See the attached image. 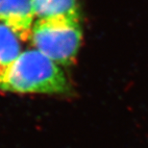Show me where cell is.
<instances>
[{
  "mask_svg": "<svg viewBox=\"0 0 148 148\" xmlns=\"http://www.w3.org/2000/svg\"><path fill=\"white\" fill-rule=\"evenodd\" d=\"M2 90L17 93L63 94L70 90L59 64L37 49L22 52L6 77Z\"/></svg>",
  "mask_w": 148,
  "mask_h": 148,
  "instance_id": "cell-1",
  "label": "cell"
},
{
  "mask_svg": "<svg viewBox=\"0 0 148 148\" xmlns=\"http://www.w3.org/2000/svg\"><path fill=\"white\" fill-rule=\"evenodd\" d=\"M31 40L37 50L59 66L75 62L82 41L80 21L66 17L38 19L32 29Z\"/></svg>",
  "mask_w": 148,
  "mask_h": 148,
  "instance_id": "cell-2",
  "label": "cell"
},
{
  "mask_svg": "<svg viewBox=\"0 0 148 148\" xmlns=\"http://www.w3.org/2000/svg\"><path fill=\"white\" fill-rule=\"evenodd\" d=\"M34 17L31 0H0V22L21 40L31 38Z\"/></svg>",
  "mask_w": 148,
  "mask_h": 148,
  "instance_id": "cell-3",
  "label": "cell"
},
{
  "mask_svg": "<svg viewBox=\"0 0 148 148\" xmlns=\"http://www.w3.org/2000/svg\"><path fill=\"white\" fill-rule=\"evenodd\" d=\"M38 19L66 17L80 21V8L77 0H31Z\"/></svg>",
  "mask_w": 148,
  "mask_h": 148,
  "instance_id": "cell-4",
  "label": "cell"
},
{
  "mask_svg": "<svg viewBox=\"0 0 148 148\" xmlns=\"http://www.w3.org/2000/svg\"><path fill=\"white\" fill-rule=\"evenodd\" d=\"M20 38L8 26L0 22V90L13 64L21 54Z\"/></svg>",
  "mask_w": 148,
  "mask_h": 148,
  "instance_id": "cell-5",
  "label": "cell"
}]
</instances>
